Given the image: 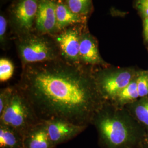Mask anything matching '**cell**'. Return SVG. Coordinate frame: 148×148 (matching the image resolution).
Listing matches in <instances>:
<instances>
[{"label": "cell", "mask_w": 148, "mask_h": 148, "mask_svg": "<svg viewBox=\"0 0 148 148\" xmlns=\"http://www.w3.org/2000/svg\"><path fill=\"white\" fill-rule=\"evenodd\" d=\"M15 85L41 121L60 119L88 127L104 102L93 68L61 58L27 65Z\"/></svg>", "instance_id": "1"}, {"label": "cell", "mask_w": 148, "mask_h": 148, "mask_svg": "<svg viewBox=\"0 0 148 148\" xmlns=\"http://www.w3.org/2000/svg\"><path fill=\"white\" fill-rule=\"evenodd\" d=\"M92 124L97 130L104 148H126L132 137L127 118L118 107L104 101L95 112Z\"/></svg>", "instance_id": "2"}, {"label": "cell", "mask_w": 148, "mask_h": 148, "mask_svg": "<svg viewBox=\"0 0 148 148\" xmlns=\"http://www.w3.org/2000/svg\"><path fill=\"white\" fill-rule=\"evenodd\" d=\"M16 49L23 68L28 65L60 58L58 47L53 37L33 32L16 37Z\"/></svg>", "instance_id": "3"}, {"label": "cell", "mask_w": 148, "mask_h": 148, "mask_svg": "<svg viewBox=\"0 0 148 148\" xmlns=\"http://www.w3.org/2000/svg\"><path fill=\"white\" fill-rule=\"evenodd\" d=\"M14 86L16 89L12 98L0 115V123L13 128L24 137L41 121L27 98Z\"/></svg>", "instance_id": "4"}, {"label": "cell", "mask_w": 148, "mask_h": 148, "mask_svg": "<svg viewBox=\"0 0 148 148\" xmlns=\"http://www.w3.org/2000/svg\"><path fill=\"white\" fill-rule=\"evenodd\" d=\"M93 76L95 85L104 101H112L131 81L132 70L127 68H106L95 71Z\"/></svg>", "instance_id": "5"}, {"label": "cell", "mask_w": 148, "mask_h": 148, "mask_svg": "<svg viewBox=\"0 0 148 148\" xmlns=\"http://www.w3.org/2000/svg\"><path fill=\"white\" fill-rule=\"evenodd\" d=\"M40 0H16L10 9L9 23L16 37L33 32Z\"/></svg>", "instance_id": "6"}, {"label": "cell", "mask_w": 148, "mask_h": 148, "mask_svg": "<svg viewBox=\"0 0 148 148\" xmlns=\"http://www.w3.org/2000/svg\"><path fill=\"white\" fill-rule=\"evenodd\" d=\"M86 25H73L51 36L58 47L61 58L73 65H82L79 57V42Z\"/></svg>", "instance_id": "7"}, {"label": "cell", "mask_w": 148, "mask_h": 148, "mask_svg": "<svg viewBox=\"0 0 148 148\" xmlns=\"http://www.w3.org/2000/svg\"><path fill=\"white\" fill-rule=\"evenodd\" d=\"M37 34L53 36L59 32L56 17V1L40 0L35 23Z\"/></svg>", "instance_id": "8"}, {"label": "cell", "mask_w": 148, "mask_h": 148, "mask_svg": "<svg viewBox=\"0 0 148 148\" xmlns=\"http://www.w3.org/2000/svg\"><path fill=\"white\" fill-rule=\"evenodd\" d=\"M43 122L45 123L48 134L56 147L76 137L87 127L60 119Z\"/></svg>", "instance_id": "9"}, {"label": "cell", "mask_w": 148, "mask_h": 148, "mask_svg": "<svg viewBox=\"0 0 148 148\" xmlns=\"http://www.w3.org/2000/svg\"><path fill=\"white\" fill-rule=\"evenodd\" d=\"M79 57L81 63L85 66L94 68L108 65L101 56L96 38L88 31L87 25L80 37Z\"/></svg>", "instance_id": "10"}, {"label": "cell", "mask_w": 148, "mask_h": 148, "mask_svg": "<svg viewBox=\"0 0 148 148\" xmlns=\"http://www.w3.org/2000/svg\"><path fill=\"white\" fill-rule=\"evenodd\" d=\"M48 134L45 122H40L23 138V148H56Z\"/></svg>", "instance_id": "11"}, {"label": "cell", "mask_w": 148, "mask_h": 148, "mask_svg": "<svg viewBox=\"0 0 148 148\" xmlns=\"http://www.w3.org/2000/svg\"><path fill=\"white\" fill-rule=\"evenodd\" d=\"M56 17L59 32L73 25L86 24L87 18L74 13L60 0L56 1Z\"/></svg>", "instance_id": "12"}, {"label": "cell", "mask_w": 148, "mask_h": 148, "mask_svg": "<svg viewBox=\"0 0 148 148\" xmlns=\"http://www.w3.org/2000/svg\"><path fill=\"white\" fill-rule=\"evenodd\" d=\"M23 138L13 128L0 123V148H23Z\"/></svg>", "instance_id": "13"}, {"label": "cell", "mask_w": 148, "mask_h": 148, "mask_svg": "<svg viewBox=\"0 0 148 148\" xmlns=\"http://www.w3.org/2000/svg\"><path fill=\"white\" fill-rule=\"evenodd\" d=\"M139 97L136 81H132L127 86L111 101L112 104L117 107L131 102Z\"/></svg>", "instance_id": "14"}, {"label": "cell", "mask_w": 148, "mask_h": 148, "mask_svg": "<svg viewBox=\"0 0 148 148\" xmlns=\"http://www.w3.org/2000/svg\"><path fill=\"white\" fill-rule=\"evenodd\" d=\"M65 2L74 13L86 18L93 11L92 0H65Z\"/></svg>", "instance_id": "15"}, {"label": "cell", "mask_w": 148, "mask_h": 148, "mask_svg": "<svg viewBox=\"0 0 148 148\" xmlns=\"http://www.w3.org/2000/svg\"><path fill=\"white\" fill-rule=\"evenodd\" d=\"M14 66L13 63L8 59H0V81L5 82L11 79L13 75Z\"/></svg>", "instance_id": "16"}, {"label": "cell", "mask_w": 148, "mask_h": 148, "mask_svg": "<svg viewBox=\"0 0 148 148\" xmlns=\"http://www.w3.org/2000/svg\"><path fill=\"white\" fill-rule=\"evenodd\" d=\"M15 89V86H11L2 88L0 90V115L10 103Z\"/></svg>", "instance_id": "17"}, {"label": "cell", "mask_w": 148, "mask_h": 148, "mask_svg": "<svg viewBox=\"0 0 148 148\" xmlns=\"http://www.w3.org/2000/svg\"><path fill=\"white\" fill-rule=\"evenodd\" d=\"M134 111L138 119L148 126V98L139 102L136 106Z\"/></svg>", "instance_id": "18"}, {"label": "cell", "mask_w": 148, "mask_h": 148, "mask_svg": "<svg viewBox=\"0 0 148 148\" xmlns=\"http://www.w3.org/2000/svg\"><path fill=\"white\" fill-rule=\"evenodd\" d=\"M139 97H145L148 95V74L142 72L136 80Z\"/></svg>", "instance_id": "19"}, {"label": "cell", "mask_w": 148, "mask_h": 148, "mask_svg": "<svg viewBox=\"0 0 148 148\" xmlns=\"http://www.w3.org/2000/svg\"><path fill=\"white\" fill-rule=\"evenodd\" d=\"M8 22L4 14L1 13L0 16V45L2 49H5L8 44L7 32Z\"/></svg>", "instance_id": "20"}, {"label": "cell", "mask_w": 148, "mask_h": 148, "mask_svg": "<svg viewBox=\"0 0 148 148\" xmlns=\"http://www.w3.org/2000/svg\"><path fill=\"white\" fill-rule=\"evenodd\" d=\"M136 7L143 19L148 17V0H137Z\"/></svg>", "instance_id": "21"}, {"label": "cell", "mask_w": 148, "mask_h": 148, "mask_svg": "<svg viewBox=\"0 0 148 148\" xmlns=\"http://www.w3.org/2000/svg\"><path fill=\"white\" fill-rule=\"evenodd\" d=\"M143 29L144 38L148 43V17L143 18Z\"/></svg>", "instance_id": "22"}]
</instances>
